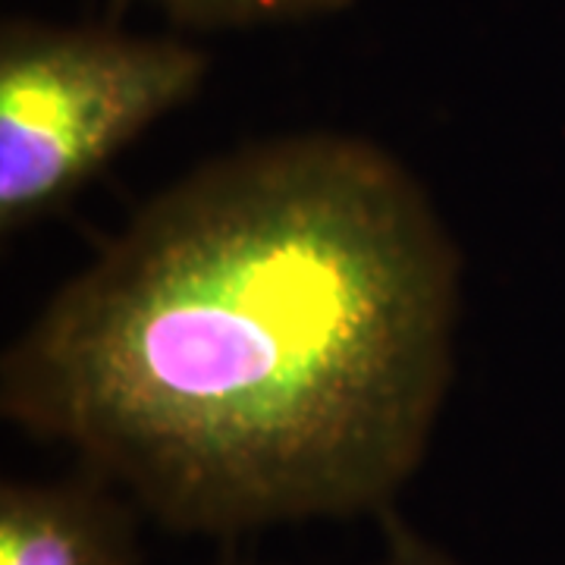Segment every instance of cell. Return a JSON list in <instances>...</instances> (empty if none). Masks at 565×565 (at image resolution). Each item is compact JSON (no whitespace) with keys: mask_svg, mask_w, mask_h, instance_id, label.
<instances>
[{"mask_svg":"<svg viewBox=\"0 0 565 565\" xmlns=\"http://www.w3.org/2000/svg\"><path fill=\"white\" fill-rule=\"evenodd\" d=\"M462 255L377 141L233 148L141 204L0 359V415L182 534L377 519L422 468Z\"/></svg>","mask_w":565,"mask_h":565,"instance_id":"6da1fadb","label":"cell"},{"mask_svg":"<svg viewBox=\"0 0 565 565\" xmlns=\"http://www.w3.org/2000/svg\"><path fill=\"white\" fill-rule=\"evenodd\" d=\"M199 47L104 29L7 22L0 35V233L70 202L148 126L192 102Z\"/></svg>","mask_w":565,"mask_h":565,"instance_id":"7a4b0ae2","label":"cell"},{"mask_svg":"<svg viewBox=\"0 0 565 565\" xmlns=\"http://www.w3.org/2000/svg\"><path fill=\"white\" fill-rule=\"evenodd\" d=\"M141 515L85 465L57 481H3L0 565H141Z\"/></svg>","mask_w":565,"mask_h":565,"instance_id":"3957f363","label":"cell"},{"mask_svg":"<svg viewBox=\"0 0 565 565\" xmlns=\"http://www.w3.org/2000/svg\"><path fill=\"white\" fill-rule=\"evenodd\" d=\"M180 17L199 22H274L340 10L349 0H163Z\"/></svg>","mask_w":565,"mask_h":565,"instance_id":"277c9868","label":"cell"},{"mask_svg":"<svg viewBox=\"0 0 565 565\" xmlns=\"http://www.w3.org/2000/svg\"><path fill=\"white\" fill-rule=\"evenodd\" d=\"M381 527V553L371 565H459L444 546L434 544L427 534L405 519L396 505L377 515Z\"/></svg>","mask_w":565,"mask_h":565,"instance_id":"5b68a950","label":"cell"},{"mask_svg":"<svg viewBox=\"0 0 565 565\" xmlns=\"http://www.w3.org/2000/svg\"><path fill=\"white\" fill-rule=\"evenodd\" d=\"M217 565H262V563H239V559H230V563H217Z\"/></svg>","mask_w":565,"mask_h":565,"instance_id":"8992f818","label":"cell"}]
</instances>
